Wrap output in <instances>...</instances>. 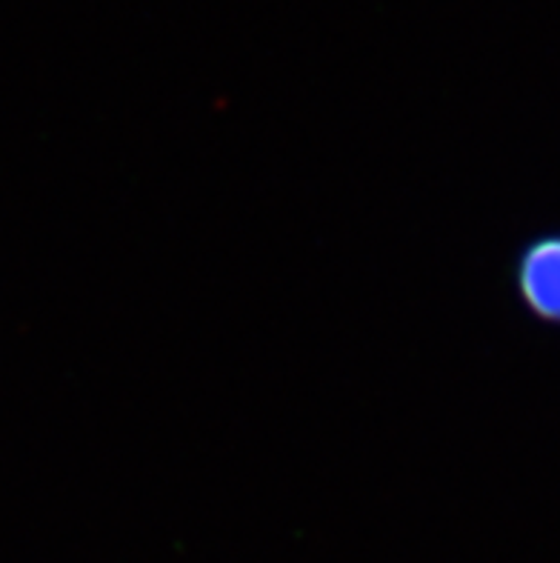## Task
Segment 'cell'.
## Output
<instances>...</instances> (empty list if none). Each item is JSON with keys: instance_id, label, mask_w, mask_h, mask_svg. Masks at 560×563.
Here are the masks:
<instances>
[{"instance_id": "cell-1", "label": "cell", "mask_w": 560, "mask_h": 563, "mask_svg": "<svg viewBox=\"0 0 560 563\" xmlns=\"http://www.w3.org/2000/svg\"><path fill=\"white\" fill-rule=\"evenodd\" d=\"M518 303L532 321L560 329V229H547L524 243L512 266Z\"/></svg>"}]
</instances>
